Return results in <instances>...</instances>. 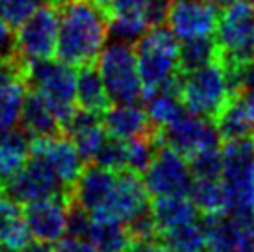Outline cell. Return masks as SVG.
I'll return each mask as SVG.
<instances>
[{
  "instance_id": "6da1fadb",
  "label": "cell",
  "mask_w": 254,
  "mask_h": 252,
  "mask_svg": "<svg viewBox=\"0 0 254 252\" xmlns=\"http://www.w3.org/2000/svg\"><path fill=\"white\" fill-rule=\"evenodd\" d=\"M110 37L108 13L91 0L62 4L56 58L72 67L95 63Z\"/></svg>"
},
{
  "instance_id": "7a4b0ae2",
  "label": "cell",
  "mask_w": 254,
  "mask_h": 252,
  "mask_svg": "<svg viewBox=\"0 0 254 252\" xmlns=\"http://www.w3.org/2000/svg\"><path fill=\"white\" fill-rule=\"evenodd\" d=\"M215 43L217 62L225 69L230 93H241L243 69L254 60V6L247 0H236L219 11Z\"/></svg>"
},
{
  "instance_id": "3957f363",
  "label": "cell",
  "mask_w": 254,
  "mask_h": 252,
  "mask_svg": "<svg viewBox=\"0 0 254 252\" xmlns=\"http://www.w3.org/2000/svg\"><path fill=\"white\" fill-rule=\"evenodd\" d=\"M177 35L163 24H156L134 43L137 70L143 84V100L154 93H180L182 74L178 70Z\"/></svg>"
},
{
  "instance_id": "277c9868",
  "label": "cell",
  "mask_w": 254,
  "mask_h": 252,
  "mask_svg": "<svg viewBox=\"0 0 254 252\" xmlns=\"http://www.w3.org/2000/svg\"><path fill=\"white\" fill-rule=\"evenodd\" d=\"M221 188L225 210L232 215L254 213V135L221 141Z\"/></svg>"
},
{
  "instance_id": "5b68a950",
  "label": "cell",
  "mask_w": 254,
  "mask_h": 252,
  "mask_svg": "<svg viewBox=\"0 0 254 252\" xmlns=\"http://www.w3.org/2000/svg\"><path fill=\"white\" fill-rule=\"evenodd\" d=\"M26 84L39 93L54 112L60 128L72 117L76 106V70L62 60H41L24 65Z\"/></svg>"
},
{
  "instance_id": "8992f818",
  "label": "cell",
  "mask_w": 254,
  "mask_h": 252,
  "mask_svg": "<svg viewBox=\"0 0 254 252\" xmlns=\"http://www.w3.org/2000/svg\"><path fill=\"white\" fill-rule=\"evenodd\" d=\"M95 62L112 104H135L143 97V84L132 43L115 39L104 45Z\"/></svg>"
},
{
  "instance_id": "52a82bcc",
  "label": "cell",
  "mask_w": 254,
  "mask_h": 252,
  "mask_svg": "<svg viewBox=\"0 0 254 252\" xmlns=\"http://www.w3.org/2000/svg\"><path fill=\"white\" fill-rule=\"evenodd\" d=\"M230 95L225 69L219 62H213L184 74L178 98L188 113L215 121Z\"/></svg>"
},
{
  "instance_id": "ba28073f",
  "label": "cell",
  "mask_w": 254,
  "mask_h": 252,
  "mask_svg": "<svg viewBox=\"0 0 254 252\" xmlns=\"http://www.w3.org/2000/svg\"><path fill=\"white\" fill-rule=\"evenodd\" d=\"M60 11L43 4L26 21L15 28V58L28 65L56 56Z\"/></svg>"
},
{
  "instance_id": "9c48e42d",
  "label": "cell",
  "mask_w": 254,
  "mask_h": 252,
  "mask_svg": "<svg viewBox=\"0 0 254 252\" xmlns=\"http://www.w3.org/2000/svg\"><path fill=\"white\" fill-rule=\"evenodd\" d=\"M154 137L158 145L177 150L186 160L200 150L221 147V137L213 121L186 112L169 125L154 128Z\"/></svg>"
},
{
  "instance_id": "30bf717a",
  "label": "cell",
  "mask_w": 254,
  "mask_h": 252,
  "mask_svg": "<svg viewBox=\"0 0 254 252\" xmlns=\"http://www.w3.org/2000/svg\"><path fill=\"white\" fill-rule=\"evenodd\" d=\"M150 211V195L143 184L141 176L123 169L115 176V184L106 202L99 211H95L93 219H112L123 224H128Z\"/></svg>"
},
{
  "instance_id": "8fae6325",
  "label": "cell",
  "mask_w": 254,
  "mask_h": 252,
  "mask_svg": "<svg viewBox=\"0 0 254 252\" xmlns=\"http://www.w3.org/2000/svg\"><path fill=\"white\" fill-rule=\"evenodd\" d=\"M143 184L148 195H188L190 186L193 182L188 160L177 150L158 145L152 161L143 171Z\"/></svg>"
},
{
  "instance_id": "7c38bea8",
  "label": "cell",
  "mask_w": 254,
  "mask_h": 252,
  "mask_svg": "<svg viewBox=\"0 0 254 252\" xmlns=\"http://www.w3.org/2000/svg\"><path fill=\"white\" fill-rule=\"evenodd\" d=\"M2 193L13 202L24 206L41 198H49L60 193H71V191H67L58 182V178L45 161L36 156H30L26 163L9 180L4 182Z\"/></svg>"
},
{
  "instance_id": "4fadbf2b",
  "label": "cell",
  "mask_w": 254,
  "mask_h": 252,
  "mask_svg": "<svg viewBox=\"0 0 254 252\" xmlns=\"http://www.w3.org/2000/svg\"><path fill=\"white\" fill-rule=\"evenodd\" d=\"M30 156L45 161L67 191H71L85 167L84 158L76 150L74 143L60 132L45 137H34L30 143Z\"/></svg>"
},
{
  "instance_id": "5bb4252c",
  "label": "cell",
  "mask_w": 254,
  "mask_h": 252,
  "mask_svg": "<svg viewBox=\"0 0 254 252\" xmlns=\"http://www.w3.org/2000/svg\"><path fill=\"white\" fill-rule=\"evenodd\" d=\"M165 21L180 41L210 37L217 28L219 6L212 0H173Z\"/></svg>"
},
{
  "instance_id": "9a60e30c",
  "label": "cell",
  "mask_w": 254,
  "mask_h": 252,
  "mask_svg": "<svg viewBox=\"0 0 254 252\" xmlns=\"http://www.w3.org/2000/svg\"><path fill=\"white\" fill-rule=\"evenodd\" d=\"M71 202V193L41 198L24 204L22 217L26 221L32 238L45 243H56L67 234V210Z\"/></svg>"
},
{
  "instance_id": "2e32d148",
  "label": "cell",
  "mask_w": 254,
  "mask_h": 252,
  "mask_svg": "<svg viewBox=\"0 0 254 252\" xmlns=\"http://www.w3.org/2000/svg\"><path fill=\"white\" fill-rule=\"evenodd\" d=\"M115 171H110L106 167H100L97 163H89L82 169L71 189V198L78 206H82L89 215L102 208L106 202L115 184Z\"/></svg>"
},
{
  "instance_id": "e0dca14e",
  "label": "cell",
  "mask_w": 254,
  "mask_h": 252,
  "mask_svg": "<svg viewBox=\"0 0 254 252\" xmlns=\"http://www.w3.org/2000/svg\"><path fill=\"white\" fill-rule=\"evenodd\" d=\"M62 130L74 143V147L85 163L93 161L95 154L99 152V148L108 137L104 125H102V117L97 113L84 112L80 108L72 113V117L65 123Z\"/></svg>"
},
{
  "instance_id": "ac0fdd59",
  "label": "cell",
  "mask_w": 254,
  "mask_h": 252,
  "mask_svg": "<svg viewBox=\"0 0 254 252\" xmlns=\"http://www.w3.org/2000/svg\"><path fill=\"white\" fill-rule=\"evenodd\" d=\"M102 125L110 137L128 141L152 130L145 110L137 104H113L102 113Z\"/></svg>"
},
{
  "instance_id": "d6986e66",
  "label": "cell",
  "mask_w": 254,
  "mask_h": 252,
  "mask_svg": "<svg viewBox=\"0 0 254 252\" xmlns=\"http://www.w3.org/2000/svg\"><path fill=\"white\" fill-rule=\"evenodd\" d=\"M150 215L154 219L156 232L173 230L177 226L198 221V210L188 195H162L154 196L150 202Z\"/></svg>"
},
{
  "instance_id": "ffe728a7",
  "label": "cell",
  "mask_w": 254,
  "mask_h": 252,
  "mask_svg": "<svg viewBox=\"0 0 254 252\" xmlns=\"http://www.w3.org/2000/svg\"><path fill=\"white\" fill-rule=\"evenodd\" d=\"M213 125L217 128L221 141L254 135V115L249 108L245 95L243 93L230 95L213 121Z\"/></svg>"
},
{
  "instance_id": "44dd1931",
  "label": "cell",
  "mask_w": 254,
  "mask_h": 252,
  "mask_svg": "<svg viewBox=\"0 0 254 252\" xmlns=\"http://www.w3.org/2000/svg\"><path fill=\"white\" fill-rule=\"evenodd\" d=\"M110 97L104 87V82L100 78L97 67L89 63L80 67L76 72V106L80 110L89 113H97L102 117V113L110 108Z\"/></svg>"
},
{
  "instance_id": "7402d4cb",
  "label": "cell",
  "mask_w": 254,
  "mask_h": 252,
  "mask_svg": "<svg viewBox=\"0 0 254 252\" xmlns=\"http://www.w3.org/2000/svg\"><path fill=\"white\" fill-rule=\"evenodd\" d=\"M19 125L22 126V130L28 133L32 139L34 137L52 135V133H58L62 130L54 112L45 102V98L36 91L26 93Z\"/></svg>"
},
{
  "instance_id": "603a6c76",
  "label": "cell",
  "mask_w": 254,
  "mask_h": 252,
  "mask_svg": "<svg viewBox=\"0 0 254 252\" xmlns=\"http://www.w3.org/2000/svg\"><path fill=\"white\" fill-rule=\"evenodd\" d=\"M30 135L24 130L11 128L0 133V180L6 182L30 158Z\"/></svg>"
},
{
  "instance_id": "cb8c5ba5",
  "label": "cell",
  "mask_w": 254,
  "mask_h": 252,
  "mask_svg": "<svg viewBox=\"0 0 254 252\" xmlns=\"http://www.w3.org/2000/svg\"><path fill=\"white\" fill-rule=\"evenodd\" d=\"M100 252H125L132 243L127 224L112 219H93L84 236Z\"/></svg>"
},
{
  "instance_id": "d4e9b609",
  "label": "cell",
  "mask_w": 254,
  "mask_h": 252,
  "mask_svg": "<svg viewBox=\"0 0 254 252\" xmlns=\"http://www.w3.org/2000/svg\"><path fill=\"white\" fill-rule=\"evenodd\" d=\"M26 93H28V84L24 74L0 85V133L17 128Z\"/></svg>"
},
{
  "instance_id": "484cf974",
  "label": "cell",
  "mask_w": 254,
  "mask_h": 252,
  "mask_svg": "<svg viewBox=\"0 0 254 252\" xmlns=\"http://www.w3.org/2000/svg\"><path fill=\"white\" fill-rule=\"evenodd\" d=\"M217 56L219 50L213 35L182 41L178 49V70L184 76L191 70H197L208 63L217 62Z\"/></svg>"
},
{
  "instance_id": "4316f807",
  "label": "cell",
  "mask_w": 254,
  "mask_h": 252,
  "mask_svg": "<svg viewBox=\"0 0 254 252\" xmlns=\"http://www.w3.org/2000/svg\"><path fill=\"white\" fill-rule=\"evenodd\" d=\"M158 239L169 252H198L204 249V232L198 221L162 232Z\"/></svg>"
},
{
  "instance_id": "83f0119b",
  "label": "cell",
  "mask_w": 254,
  "mask_h": 252,
  "mask_svg": "<svg viewBox=\"0 0 254 252\" xmlns=\"http://www.w3.org/2000/svg\"><path fill=\"white\" fill-rule=\"evenodd\" d=\"M145 104H147L145 113L152 128H162L169 125L186 112L178 95H173V93H154L145 98Z\"/></svg>"
},
{
  "instance_id": "f1b7e54d",
  "label": "cell",
  "mask_w": 254,
  "mask_h": 252,
  "mask_svg": "<svg viewBox=\"0 0 254 252\" xmlns=\"http://www.w3.org/2000/svg\"><path fill=\"white\" fill-rule=\"evenodd\" d=\"M188 196L195 204L198 213H215L225 210V195L223 188L217 180H206V178H193L190 186Z\"/></svg>"
},
{
  "instance_id": "f546056e",
  "label": "cell",
  "mask_w": 254,
  "mask_h": 252,
  "mask_svg": "<svg viewBox=\"0 0 254 252\" xmlns=\"http://www.w3.org/2000/svg\"><path fill=\"white\" fill-rule=\"evenodd\" d=\"M158 143L154 137V128L147 133L135 135L132 139L127 141V169L134 171L137 175H143V171L148 167V163L152 161Z\"/></svg>"
},
{
  "instance_id": "4dcf8cb0",
  "label": "cell",
  "mask_w": 254,
  "mask_h": 252,
  "mask_svg": "<svg viewBox=\"0 0 254 252\" xmlns=\"http://www.w3.org/2000/svg\"><path fill=\"white\" fill-rule=\"evenodd\" d=\"M191 176L193 178H206V180H219L223 169V156L221 147L206 148L188 158Z\"/></svg>"
},
{
  "instance_id": "1f68e13d",
  "label": "cell",
  "mask_w": 254,
  "mask_h": 252,
  "mask_svg": "<svg viewBox=\"0 0 254 252\" xmlns=\"http://www.w3.org/2000/svg\"><path fill=\"white\" fill-rule=\"evenodd\" d=\"M89 163H97L100 167H106L115 173L127 169V141L115 139V137L108 135L102 147L99 148V152Z\"/></svg>"
},
{
  "instance_id": "d6a6232c",
  "label": "cell",
  "mask_w": 254,
  "mask_h": 252,
  "mask_svg": "<svg viewBox=\"0 0 254 252\" xmlns=\"http://www.w3.org/2000/svg\"><path fill=\"white\" fill-rule=\"evenodd\" d=\"M43 4L45 0H0V19L17 28Z\"/></svg>"
},
{
  "instance_id": "836d02e7",
  "label": "cell",
  "mask_w": 254,
  "mask_h": 252,
  "mask_svg": "<svg viewBox=\"0 0 254 252\" xmlns=\"http://www.w3.org/2000/svg\"><path fill=\"white\" fill-rule=\"evenodd\" d=\"M54 249L56 252H100L91 241H87L85 238L71 236V234H65L62 239H58L54 243Z\"/></svg>"
},
{
  "instance_id": "e575fe53",
  "label": "cell",
  "mask_w": 254,
  "mask_h": 252,
  "mask_svg": "<svg viewBox=\"0 0 254 252\" xmlns=\"http://www.w3.org/2000/svg\"><path fill=\"white\" fill-rule=\"evenodd\" d=\"M22 74H24V65L15 56L0 60V85H4L17 76H22Z\"/></svg>"
},
{
  "instance_id": "d590c367",
  "label": "cell",
  "mask_w": 254,
  "mask_h": 252,
  "mask_svg": "<svg viewBox=\"0 0 254 252\" xmlns=\"http://www.w3.org/2000/svg\"><path fill=\"white\" fill-rule=\"evenodd\" d=\"M15 56V37L11 26L0 19V60Z\"/></svg>"
},
{
  "instance_id": "8d00e7d4",
  "label": "cell",
  "mask_w": 254,
  "mask_h": 252,
  "mask_svg": "<svg viewBox=\"0 0 254 252\" xmlns=\"http://www.w3.org/2000/svg\"><path fill=\"white\" fill-rule=\"evenodd\" d=\"M128 252H169L158 238L152 239H132Z\"/></svg>"
},
{
  "instance_id": "74e56055",
  "label": "cell",
  "mask_w": 254,
  "mask_h": 252,
  "mask_svg": "<svg viewBox=\"0 0 254 252\" xmlns=\"http://www.w3.org/2000/svg\"><path fill=\"white\" fill-rule=\"evenodd\" d=\"M22 252H56V249H54V243H45V241L34 239Z\"/></svg>"
},
{
  "instance_id": "f35d334b",
  "label": "cell",
  "mask_w": 254,
  "mask_h": 252,
  "mask_svg": "<svg viewBox=\"0 0 254 252\" xmlns=\"http://www.w3.org/2000/svg\"><path fill=\"white\" fill-rule=\"evenodd\" d=\"M91 2H93V4H97L99 7H102V9L108 13V9L112 7V4L115 2V0H91Z\"/></svg>"
},
{
  "instance_id": "ab89813d",
  "label": "cell",
  "mask_w": 254,
  "mask_h": 252,
  "mask_svg": "<svg viewBox=\"0 0 254 252\" xmlns=\"http://www.w3.org/2000/svg\"><path fill=\"white\" fill-rule=\"evenodd\" d=\"M243 95H245V98H247V104H249V108H251L253 115H254V89H249V91H245Z\"/></svg>"
},
{
  "instance_id": "60d3db41",
  "label": "cell",
  "mask_w": 254,
  "mask_h": 252,
  "mask_svg": "<svg viewBox=\"0 0 254 252\" xmlns=\"http://www.w3.org/2000/svg\"><path fill=\"white\" fill-rule=\"evenodd\" d=\"M215 6H219V7H225V6H228V4H232V2H236V0H212Z\"/></svg>"
},
{
  "instance_id": "b9f144b4",
  "label": "cell",
  "mask_w": 254,
  "mask_h": 252,
  "mask_svg": "<svg viewBox=\"0 0 254 252\" xmlns=\"http://www.w3.org/2000/svg\"><path fill=\"white\" fill-rule=\"evenodd\" d=\"M50 2H54V4H65V2H69V0H50Z\"/></svg>"
},
{
  "instance_id": "7bdbcfd3",
  "label": "cell",
  "mask_w": 254,
  "mask_h": 252,
  "mask_svg": "<svg viewBox=\"0 0 254 252\" xmlns=\"http://www.w3.org/2000/svg\"><path fill=\"white\" fill-rule=\"evenodd\" d=\"M2 191H4V182L0 180V193H2Z\"/></svg>"
},
{
  "instance_id": "ee69618b",
  "label": "cell",
  "mask_w": 254,
  "mask_h": 252,
  "mask_svg": "<svg viewBox=\"0 0 254 252\" xmlns=\"http://www.w3.org/2000/svg\"><path fill=\"white\" fill-rule=\"evenodd\" d=\"M0 252H6L4 251V247H2V243H0Z\"/></svg>"
},
{
  "instance_id": "f6af8a7d",
  "label": "cell",
  "mask_w": 254,
  "mask_h": 252,
  "mask_svg": "<svg viewBox=\"0 0 254 252\" xmlns=\"http://www.w3.org/2000/svg\"><path fill=\"white\" fill-rule=\"evenodd\" d=\"M251 4H253V6H254V0H253V2H251Z\"/></svg>"
},
{
  "instance_id": "bcb514c9",
  "label": "cell",
  "mask_w": 254,
  "mask_h": 252,
  "mask_svg": "<svg viewBox=\"0 0 254 252\" xmlns=\"http://www.w3.org/2000/svg\"><path fill=\"white\" fill-rule=\"evenodd\" d=\"M253 252H254V249H253Z\"/></svg>"
},
{
  "instance_id": "7dc6e473",
  "label": "cell",
  "mask_w": 254,
  "mask_h": 252,
  "mask_svg": "<svg viewBox=\"0 0 254 252\" xmlns=\"http://www.w3.org/2000/svg\"><path fill=\"white\" fill-rule=\"evenodd\" d=\"M125 252H128V251H125Z\"/></svg>"
}]
</instances>
